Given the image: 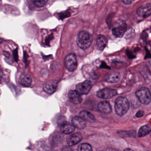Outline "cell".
<instances>
[{
  "label": "cell",
  "mask_w": 151,
  "mask_h": 151,
  "mask_svg": "<svg viewBox=\"0 0 151 151\" xmlns=\"http://www.w3.org/2000/svg\"><path fill=\"white\" fill-rule=\"evenodd\" d=\"M92 35L88 32L81 31L76 39V43L79 48L82 49H88L92 43Z\"/></svg>",
  "instance_id": "cell-1"
},
{
  "label": "cell",
  "mask_w": 151,
  "mask_h": 151,
  "mask_svg": "<svg viewBox=\"0 0 151 151\" xmlns=\"http://www.w3.org/2000/svg\"><path fill=\"white\" fill-rule=\"evenodd\" d=\"M129 103L126 98L119 97L116 99L114 105L115 113L119 116H124L128 111Z\"/></svg>",
  "instance_id": "cell-2"
},
{
  "label": "cell",
  "mask_w": 151,
  "mask_h": 151,
  "mask_svg": "<svg viewBox=\"0 0 151 151\" xmlns=\"http://www.w3.org/2000/svg\"><path fill=\"white\" fill-rule=\"evenodd\" d=\"M136 96L141 103L149 105L151 101V93L150 90L146 87H143L136 92Z\"/></svg>",
  "instance_id": "cell-3"
},
{
  "label": "cell",
  "mask_w": 151,
  "mask_h": 151,
  "mask_svg": "<svg viewBox=\"0 0 151 151\" xmlns=\"http://www.w3.org/2000/svg\"><path fill=\"white\" fill-rule=\"evenodd\" d=\"M65 66L70 72H74L77 66L76 57L74 54H70L66 56L65 59Z\"/></svg>",
  "instance_id": "cell-4"
},
{
  "label": "cell",
  "mask_w": 151,
  "mask_h": 151,
  "mask_svg": "<svg viewBox=\"0 0 151 151\" xmlns=\"http://www.w3.org/2000/svg\"><path fill=\"white\" fill-rule=\"evenodd\" d=\"M91 87L92 84L91 81L86 80L77 84L76 91L80 95H87L90 91Z\"/></svg>",
  "instance_id": "cell-5"
},
{
  "label": "cell",
  "mask_w": 151,
  "mask_h": 151,
  "mask_svg": "<svg viewBox=\"0 0 151 151\" xmlns=\"http://www.w3.org/2000/svg\"><path fill=\"white\" fill-rule=\"evenodd\" d=\"M127 25L124 21H120L118 25L113 27L112 33L116 37L121 38L127 31Z\"/></svg>",
  "instance_id": "cell-6"
},
{
  "label": "cell",
  "mask_w": 151,
  "mask_h": 151,
  "mask_svg": "<svg viewBox=\"0 0 151 151\" xmlns=\"http://www.w3.org/2000/svg\"><path fill=\"white\" fill-rule=\"evenodd\" d=\"M118 94L116 90L106 88L100 90L97 93V96L102 99H110Z\"/></svg>",
  "instance_id": "cell-7"
},
{
  "label": "cell",
  "mask_w": 151,
  "mask_h": 151,
  "mask_svg": "<svg viewBox=\"0 0 151 151\" xmlns=\"http://www.w3.org/2000/svg\"><path fill=\"white\" fill-rule=\"evenodd\" d=\"M137 13L141 17L146 18L151 15V3L141 6L137 10Z\"/></svg>",
  "instance_id": "cell-8"
},
{
  "label": "cell",
  "mask_w": 151,
  "mask_h": 151,
  "mask_svg": "<svg viewBox=\"0 0 151 151\" xmlns=\"http://www.w3.org/2000/svg\"><path fill=\"white\" fill-rule=\"evenodd\" d=\"M57 82L54 81L48 82L43 85V88L44 91L48 94H52L55 93L57 89Z\"/></svg>",
  "instance_id": "cell-9"
},
{
  "label": "cell",
  "mask_w": 151,
  "mask_h": 151,
  "mask_svg": "<svg viewBox=\"0 0 151 151\" xmlns=\"http://www.w3.org/2000/svg\"><path fill=\"white\" fill-rule=\"evenodd\" d=\"M98 110L100 112L105 114L111 113L112 111L111 106L108 102L102 101L99 103Z\"/></svg>",
  "instance_id": "cell-10"
},
{
  "label": "cell",
  "mask_w": 151,
  "mask_h": 151,
  "mask_svg": "<svg viewBox=\"0 0 151 151\" xmlns=\"http://www.w3.org/2000/svg\"><path fill=\"white\" fill-rule=\"evenodd\" d=\"M68 97L69 100L73 103L75 104L81 103L82 101V98L76 90H71L69 92Z\"/></svg>",
  "instance_id": "cell-11"
},
{
  "label": "cell",
  "mask_w": 151,
  "mask_h": 151,
  "mask_svg": "<svg viewBox=\"0 0 151 151\" xmlns=\"http://www.w3.org/2000/svg\"><path fill=\"white\" fill-rule=\"evenodd\" d=\"M107 44V39L106 36L99 35L98 36L96 43V48L99 51H103Z\"/></svg>",
  "instance_id": "cell-12"
},
{
  "label": "cell",
  "mask_w": 151,
  "mask_h": 151,
  "mask_svg": "<svg viewBox=\"0 0 151 151\" xmlns=\"http://www.w3.org/2000/svg\"><path fill=\"white\" fill-rule=\"evenodd\" d=\"M72 125L78 129H82L86 127V122L80 117H75L72 120Z\"/></svg>",
  "instance_id": "cell-13"
},
{
  "label": "cell",
  "mask_w": 151,
  "mask_h": 151,
  "mask_svg": "<svg viewBox=\"0 0 151 151\" xmlns=\"http://www.w3.org/2000/svg\"><path fill=\"white\" fill-rule=\"evenodd\" d=\"M82 139V137L78 134H73L67 138V142L70 146H73L80 142Z\"/></svg>",
  "instance_id": "cell-14"
},
{
  "label": "cell",
  "mask_w": 151,
  "mask_h": 151,
  "mask_svg": "<svg viewBox=\"0 0 151 151\" xmlns=\"http://www.w3.org/2000/svg\"><path fill=\"white\" fill-rule=\"evenodd\" d=\"M20 85L25 87H30L32 82V79L29 75L23 74L19 76L18 80Z\"/></svg>",
  "instance_id": "cell-15"
},
{
  "label": "cell",
  "mask_w": 151,
  "mask_h": 151,
  "mask_svg": "<svg viewBox=\"0 0 151 151\" xmlns=\"http://www.w3.org/2000/svg\"><path fill=\"white\" fill-rule=\"evenodd\" d=\"M61 132L64 134H71L74 132L75 127L72 124H70L68 122L63 123L61 126Z\"/></svg>",
  "instance_id": "cell-16"
},
{
  "label": "cell",
  "mask_w": 151,
  "mask_h": 151,
  "mask_svg": "<svg viewBox=\"0 0 151 151\" xmlns=\"http://www.w3.org/2000/svg\"><path fill=\"white\" fill-rule=\"evenodd\" d=\"M79 115L80 117L83 119L84 120L91 122L95 121V118L94 115L87 111H82L79 113Z\"/></svg>",
  "instance_id": "cell-17"
},
{
  "label": "cell",
  "mask_w": 151,
  "mask_h": 151,
  "mask_svg": "<svg viewBox=\"0 0 151 151\" xmlns=\"http://www.w3.org/2000/svg\"><path fill=\"white\" fill-rule=\"evenodd\" d=\"M151 131V126L150 125H146L141 127L138 132L139 137H144L149 134Z\"/></svg>",
  "instance_id": "cell-18"
},
{
  "label": "cell",
  "mask_w": 151,
  "mask_h": 151,
  "mask_svg": "<svg viewBox=\"0 0 151 151\" xmlns=\"http://www.w3.org/2000/svg\"><path fill=\"white\" fill-rule=\"evenodd\" d=\"M120 79V74L119 73L114 72L110 74L107 78H106V81L107 82L110 83H114L118 82Z\"/></svg>",
  "instance_id": "cell-19"
},
{
  "label": "cell",
  "mask_w": 151,
  "mask_h": 151,
  "mask_svg": "<svg viewBox=\"0 0 151 151\" xmlns=\"http://www.w3.org/2000/svg\"><path fill=\"white\" fill-rule=\"evenodd\" d=\"M119 134L123 136V137H135L136 132L134 130L128 131H119L118 132Z\"/></svg>",
  "instance_id": "cell-20"
},
{
  "label": "cell",
  "mask_w": 151,
  "mask_h": 151,
  "mask_svg": "<svg viewBox=\"0 0 151 151\" xmlns=\"http://www.w3.org/2000/svg\"><path fill=\"white\" fill-rule=\"evenodd\" d=\"M78 151H92V148L88 144L83 143L79 145Z\"/></svg>",
  "instance_id": "cell-21"
},
{
  "label": "cell",
  "mask_w": 151,
  "mask_h": 151,
  "mask_svg": "<svg viewBox=\"0 0 151 151\" xmlns=\"http://www.w3.org/2000/svg\"><path fill=\"white\" fill-rule=\"evenodd\" d=\"M47 2V1H33L34 4L38 7H43Z\"/></svg>",
  "instance_id": "cell-22"
},
{
  "label": "cell",
  "mask_w": 151,
  "mask_h": 151,
  "mask_svg": "<svg viewBox=\"0 0 151 151\" xmlns=\"http://www.w3.org/2000/svg\"><path fill=\"white\" fill-rule=\"evenodd\" d=\"M145 112L143 111H139L137 112L136 114V117L137 118H142L143 117L144 115Z\"/></svg>",
  "instance_id": "cell-23"
},
{
  "label": "cell",
  "mask_w": 151,
  "mask_h": 151,
  "mask_svg": "<svg viewBox=\"0 0 151 151\" xmlns=\"http://www.w3.org/2000/svg\"><path fill=\"white\" fill-rule=\"evenodd\" d=\"M13 56H14V58L15 61L16 62H17L18 60V50L17 49L13 51Z\"/></svg>",
  "instance_id": "cell-24"
},
{
  "label": "cell",
  "mask_w": 151,
  "mask_h": 151,
  "mask_svg": "<svg viewBox=\"0 0 151 151\" xmlns=\"http://www.w3.org/2000/svg\"><path fill=\"white\" fill-rule=\"evenodd\" d=\"M4 74L3 72L0 69V83L4 81Z\"/></svg>",
  "instance_id": "cell-25"
},
{
  "label": "cell",
  "mask_w": 151,
  "mask_h": 151,
  "mask_svg": "<svg viewBox=\"0 0 151 151\" xmlns=\"http://www.w3.org/2000/svg\"><path fill=\"white\" fill-rule=\"evenodd\" d=\"M62 151H73V150L70 147L65 146L63 148Z\"/></svg>",
  "instance_id": "cell-26"
},
{
  "label": "cell",
  "mask_w": 151,
  "mask_h": 151,
  "mask_svg": "<svg viewBox=\"0 0 151 151\" xmlns=\"http://www.w3.org/2000/svg\"><path fill=\"white\" fill-rule=\"evenodd\" d=\"M122 2L125 4H130L134 2V1H129V0H127V1H122Z\"/></svg>",
  "instance_id": "cell-27"
},
{
  "label": "cell",
  "mask_w": 151,
  "mask_h": 151,
  "mask_svg": "<svg viewBox=\"0 0 151 151\" xmlns=\"http://www.w3.org/2000/svg\"><path fill=\"white\" fill-rule=\"evenodd\" d=\"M104 151H119V150H116V149H111V148H110V149H106V150Z\"/></svg>",
  "instance_id": "cell-28"
},
{
  "label": "cell",
  "mask_w": 151,
  "mask_h": 151,
  "mask_svg": "<svg viewBox=\"0 0 151 151\" xmlns=\"http://www.w3.org/2000/svg\"><path fill=\"white\" fill-rule=\"evenodd\" d=\"M123 151H134L133 150L130 149H126L124 150Z\"/></svg>",
  "instance_id": "cell-29"
},
{
  "label": "cell",
  "mask_w": 151,
  "mask_h": 151,
  "mask_svg": "<svg viewBox=\"0 0 151 151\" xmlns=\"http://www.w3.org/2000/svg\"></svg>",
  "instance_id": "cell-30"
}]
</instances>
